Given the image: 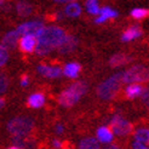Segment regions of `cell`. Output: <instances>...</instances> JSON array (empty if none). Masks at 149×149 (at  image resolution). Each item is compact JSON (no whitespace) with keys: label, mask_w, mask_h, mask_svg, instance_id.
<instances>
[{"label":"cell","mask_w":149,"mask_h":149,"mask_svg":"<svg viewBox=\"0 0 149 149\" xmlns=\"http://www.w3.org/2000/svg\"><path fill=\"white\" fill-rule=\"evenodd\" d=\"M65 38V33L63 29L58 27H45L41 31V33L36 36V44L35 51L39 55L49 54L50 51L58 47L61 42Z\"/></svg>","instance_id":"obj_1"},{"label":"cell","mask_w":149,"mask_h":149,"mask_svg":"<svg viewBox=\"0 0 149 149\" xmlns=\"http://www.w3.org/2000/svg\"><path fill=\"white\" fill-rule=\"evenodd\" d=\"M123 83V73H115L111 77H109L108 79H106L104 81L98 85L97 87V95L98 97L104 100V101H110L113 100L118 91L120 90Z\"/></svg>","instance_id":"obj_2"},{"label":"cell","mask_w":149,"mask_h":149,"mask_svg":"<svg viewBox=\"0 0 149 149\" xmlns=\"http://www.w3.org/2000/svg\"><path fill=\"white\" fill-rule=\"evenodd\" d=\"M86 91H87V85L85 83H83V81H78V83L72 84L68 88H65V90L59 95L58 101L62 106L70 107L83 97V95Z\"/></svg>","instance_id":"obj_3"},{"label":"cell","mask_w":149,"mask_h":149,"mask_svg":"<svg viewBox=\"0 0 149 149\" xmlns=\"http://www.w3.org/2000/svg\"><path fill=\"white\" fill-rule=\"evenodd\" d=\"M149 81V68L144 64H135L123 73L124 84H143Z\"/></svg>","instance_id":"obj_4"},{"label":"cell","mask_w":149,"mask_h":149,"mask_svg":"<svg viewBox=\"0 0 149 149\" xmlns=\"http://www.w3.org/2000/svg\"><path fill=\"white\" fill-rule=\"evenodd\" d=\"M33 127V121L32 119L24 118V116H19V118H15L10 123L7 124V129L9 131L15 135L16 137H23L27 133L32 130Z\"/></svg>","instance_id":"obj_5"},{"label":"cell","mask_w":149,"mask_h":149,"mask_svg":"<svg viewBox=\"0 0 149 149\" xmlns=\"http://www.w3.org/2000/svg\"><path fill=\"white\" fill-rule=\"evenodd\" d=\"M110 129L114 132V135H116L119 137H125V136H129L132 132L133 126L129 120H126L120 114H115L111 116Z\"/></svg>","instance_id":"obj_6"},{"label":"cell","mask_w":149,"mask_h":149,"mask_svg":"<svg viewBox=\"0 0 149 149\" xmlns=\"http://www.w3.org/2000/svg\"><path fill=\"white\" fill-rule=\"evenodd\" d=\"M45 28L44 27V24L41 23V22H38V21H32V22H26V23L21 24L16 31L18 32V34L21 35H32V36H38L41 31Z\"/></svg>","instance_id":"obj_7"},{"label":"cell","mask_w":149,"mask_h":149,"mask_svg":"<svg viewBox=\"0 0 149 149\" xmlns=\"http://www.w3.org/2000/svg\"><path fill=\"white\" fill-rule=\"evenodd\" d=\"M142 35H143L142 28H141L139 26H137V24H133V26H130L121 34V41L123 42H131L133 40H137Z\"/></svg>","instance_id":"obj_8"},{"label":"cell","mask_w":149,"mask_h":149,"mask_svg":"<svg viewBox=\"0 0 149 149\" xmlns=\"http://www.w3.org/2000/svg\"><path fill=\"white\" fill-rule=\"evenodd\" d=\"M96 138H97L100 143H104L108 146V144H111V142H113L114 132L108 126H101L96 131Z\"/></svg>","instance_id":"obj_9"},{"label":"cell","mask_w":149,"mask_h":149,"mask_svg":"<svg viewBox=\"0 0 149 149\" xmlns=\"http://www.w3.org/2000/svg\"><path fill=\"white\" fill-rule=\"evenodd\" d=\"M118 15H119V12L114 9H111L110 6H103V7H101L100 15L95 18V23L102 24V23H104V22H107L108 19L118 17Z\"/></svg>","instance_id":"obj_10"},{"label":"cell","mask_w":149,"mask_h":149,"mask_svg":"<svg viewBox=\"0 0 149 149\" xmlns=\"http://www.w3.org/2000/svg\"><path fill=\"white\" fill-rule=\"evenodd\" d=\"M144 90V86L142 84H131V85H126L125 87V96L129 100H136V98H141V95H142Z\"/></svg>","instance_id":"obj_11"},{"label":"cell","mask_w":149,"mask_h":149,"mask_svg":"<svg viewBox=\"0 0 149 149\" xmlns=\"http://www.w3.org/2000/svg\"><path fill=\"white\" fill-rule=\"evenodd\" d=\"M36 44H38V40H36L35 36L32 35H24L19 40L21 50L24 52H32L36 47Z\"/></svg>","instance_id":"obj_12"},{"label":"cell","mask_w":149,"mask_h":149,"mask_svg":"<svg viewBox=\"0 0 149 149\" xmlns=\"http://www.w3.org/2000/svg\"><path fill=\"white\" fill-rule=\"evenodd\" d=\"M78 45V40L77 38H74L73 35H65V38L63 39V41L61 42V45L58 46L59 52L62 54H67V52H70Z\"/></svg>","instance_id":"obj_13"},{"label":"cell","mask_w":149,"mask_h":149,"mask_svg":"<svg viewBox=\"0 0 149 149\" xmlns=\"http://www.w3.org/2000/svg\"><path fill=\"white\" fill-rule=\"evenodd\" d=\"M133 141L143 144H149V127L141 126L136 129L133 131Z\"/></svg>","instance_id":"obj_14"},{"label":"cell","mask_w":149,"mask_h":149,"mask_svg":"<svg viewBox=\"0 0 149 149\" xmlns=\"http://www.w3.org/2000/svg\"><path fill=\"white\" fill-rule=\"evenodd\" d=\"M38 72L46 78H57L62 73L59 67H50V65H44V64L38 67Z\"/></svg>","instance_id":"obj_15"},{"label":"cell","mask_w":149,"mask_h":149,"mask_svg":"<svg viewBox=\"0 0 149 149\" xmlns=\"http://www.w3.org/2000/svg\"><path fill=\"white\" fill-rule=\"evenodd\" d=\"M18 38H19V34H18L17 31L9 32V33H7V34L4 36L1 45H3L5 49H13L15 46L17 45Z\"/></svg>","instance_id":"obj_16"},{"label":"cell","mask_w":149,"mask_h":149,"mask_svg":"<svg viewBox=\"0 0 149 149\" xmlns=\"http://www.w3.org/2000/svg\"><path fill=\"white\" fill-rule=\"evenodd\" d=\"M131 59L132 58L130 56L125 55V54H115V55H113L110 57L109 63H110L111 67H120L123 64H126L127 62H130Z\"/></svg>","instance_id":"obj_17"},{"label":"cell","mask_w":149,"mask_h":149,"mask_svg":"<svg viewBox=\"0 0 149 149\" xmlns=\"http://www.w3.org/2000/svg\"><path fill=\"white\" fill-rule=\"evenodd\" d=\"M79 149H100V142L97 141V138L86 137L80 141Z\"/></svg>","instance_id":"obj_18"},{"label":"cell","mask_w":149,"mask_h":149,"mask_svg":"<svg viewBox=\"0 0 149 149\" xmlns=\"http://www.w3.org/2000/svg\"><path fill=\"white\" fill-rule=\"evenodd\" d=\"M79 72H80V64L79 63H75V62H72V63L65 64L64 68H63L64 75H67L68 78H77Z\"/></svg>","instance_id":"obj_19"},{"label":"cell","mask_w":149,"mask_h":149,"mask_svg":"<svg viewBox=\"0 0 149 149\" xmlns=\"http://www.w3.org/2000/svg\"><path fill=\"white\" fill-rule=\"evenodd\" d=\"M44 102H45V97L41 93H33L29 96L28 98V106H31L32 108H39L41 107Z\"/></svg>","instance_id":"obj_20"},{"label":"cell","mask_w":149,"mask_h":149,"mask_svg":"<svg viewBox=\"0 0 149 149\" xmlns=\"http://www.w3.org/2000/svg\"><path fill=\"white\" fill-rule=\"evenodd\" d=\"M130 15L135 19H143L149 16V9H147V7H133L130 11Z\"/></svg>","instance_id":"obj_21"},{"label":"cell","mask_w":149,"mask_h":149,"mask_svg":"<svg viewBox=\"0 0 149 149\" xmlns=\"http://www.w3.org/2000/svg\"><path fill=\"white\" fill-rule=\"evenodd\" d=\"M65 15L70 17H78L81 13V6L78 3H69L65 6Z\"/></svg>","instance_id":"obj_22"},{"label":"cell","mask_w":149,"mask_h":149,"mask_svg":"<svg viewBox=\"0 0 149 149\" xmlns=\"http://www.w3.org/2000/svg\"><path fill=\"white\" fill-rule=\"evenodd\" d=\"M85 7H86L87 12L91 15H97L98 16L101 12V7L98 5V1H96V0H88V1H86Z\"/></svg>","instance_id":"obj_23"},{"label":"cell","mask_w":149,"mask_h":149,"mask_svg":"<svg viewBox=\"0 0 149 149\" xmlns=\"http://www.w3.org/2000/svg\"><path fill=\"white\" fill-rule=\"evenodd\" d=\"M17 11L21 16H27V15L32 12V5L24 1H21L17 4Z\"/></svg>","instance_id":"obj_24"},{"label":"cell","mask_w":149,"mask_h":149,"mask_svg":"<svg viewBox=\"0 0 149 149\" xmlns=\"http://www.w3.org/2000/svg\"><path fill=\"white\" fill-rule=\"evenodd\" d=\"M7 58H9L7 50H6L3 45H0V65H3V64L7 61Z\"/></svg>","instance_id":"obj_25"},{"label":"cell","mask_w":149,"mask_h":149,"mask_svg":"<svg viewBox=\"0 0 149 149\" xmlns=\"http://www.w3.org/2000/svg\"><path fill=\"white\" fill-rule=\"evenodd\" d=\"M7 79L6 77L4 75V74L0 73V93H3L6 91V88H7Z\"/></svg>","instance_id":"obj_26"},{"label":"cell","mask_w":149,"mask_h":149,"mask_svg":"<svg viewBox=\"0 0 149 149\" xmlns=\"http://www.w3.org/2000/svg\"><path fill=\"white\" fill-rule=\"evenodd\" d=\"M131 147H132V149H149V146H148V144H143V143H139V142H135V141L132 142Z\"/></svg>","instance_id":"obj_27"},{"label":"cell","mask_w":149,"mask_h":149,"mask_svg":"<svg viewBox=\"0 0 149 149\" xmlns=\"http://www.w3.org/2000/svg\"><path fill=\"white\" fill-rule=\"evenodd\" d=\"M141 101L142 102H149V88L144 87V90L141 95Z\"/></svg>","instance_id":"obj_28"},{"label":"cell","mask_w":149,"mask_h":149,"mask_svg":"<svg viewBox=\"0 0 149 149\" xmlns=\"http://www.w3.org/2000/svg\"><path fill=\"white\" fill-rule=\"evenodd\" d=\"M104 149H123V148H120L119 146H116V144H113V143H111V144L106 146V148H104Z\"/></svg>","instance_id":"obj_29"},{"label":"cell","mask_w":149,"mask_h":149,"mask_svg":"<svg viewBox=\"0 0 149 149\" xmlns=\"http://www.w3.org/2000/svg\"><path fill=\"white\" fill-rule=\"evenodd\" d=\"M28 84V77L24 75V77H22V80H21V85L22 86H26Z\"/></svg>","instance_id":"obj_30"},{"label":"cell","mask_w":149,"mask_h":149,"mask_svg":"<svg viewBox=\"0 0 149 149\" xmlns=\"http://www.w3.org/2000/svg\"><path fill=\"white\" fill-rule=\"evenodd\" d=\"M56 132H57V133H62V132H63V126H62V125H57Z\"/></svg>","instance_id":"obj_31"},{"label":"cell","mask_w":149,"mask_h":149,"mask_svg":"<svg viewBox=\"0 0 149 149\" xmlns=\"http://www.w3.org/2000/svg\"><path fill=\"white\" fill-rule=\"evenodd\" d=\"M54 147L57 148V149L61 148V142H59V141H57V139H55V141H54Z\"/></svg>","instance_id":"obj_32"},{"label":"cell","mask_w":149,"mask_h":149,"mask_svg":"<svg viewBox=\"0 0 149 149\" xmlns=\"http://www.w3.org/2000/svg\"><path fill=\"white\" fill-rule=\"evenodd\" d=\"M3 106H4V100L0 98V108H3Z\"/></svg>","instance_id":"obj_33"},{"label":"cell","mask_w":149,"mask_h":149,"mask_svg":"<svg viewBox=\"0 0 149 149\" xmlns=\"http://www.w3.org/2000/svg\"><path fill=\"white\" fill-rule=\"evenodd\" d=\"M9 149H19V148H17V147H11V148H9Z\"/></svg>","instance_id":"obj_34"},{"label":"cell","mask_w":149,"mask_h":149,"mask_svg":"<svg viewBox=\"0 0 149 149\" xmlns=\"http://www.w3.org/2000/svg\"><path fill=\"white\" fill-rule=\"evenodd\" d=\"M148 108H149V102H148Z\"/></svg>","instance_id":"obj_35"},{"label":"cell","mask_w":149,"mask_h":149,"mask_svg":"<svg viewBox=\"0 0 149 149\" xmlns=\"http://www.w3.org/2000/svg\"><path fill=\"white\" fill-rule=\"evenodd\" d=\"M0 4H1V1H0Z\"/></svg>","instance_id":"obj_36"}]
</instances>
